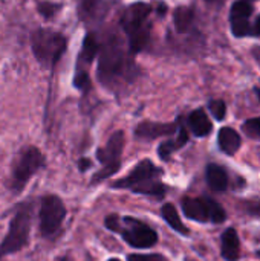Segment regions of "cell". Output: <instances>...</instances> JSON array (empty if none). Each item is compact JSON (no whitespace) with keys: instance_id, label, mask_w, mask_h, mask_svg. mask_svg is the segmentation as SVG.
Returning <instances> with one entry per match:
<instances>
[{"instance_id":"cell-27","label":"cell","mask_w":260,"mask_h":261,"mask_svg":"<svg viewBox=\"0 0 260 261\" xmlns=\"http://www.w3.org/2000/svg\"><path fill=\"white\" fill-rule=\"evenodd\" d=\"M253 55H254V58L257 60V63H259V66H260V47L253 49Z\"/></svg>"},{"instance_id":"cell-21","label":"cell","mask_w":260,"mask_h":261,"mask_svg":"<svg viewBox=\"0 0 260 261\" xmlns=\"http://www.w3.org/2000/svg\"><path fill=\"white\" fill-rule=\"evenodd\" d=\"M38 14L44 18V20H52L55 18L60 11L63 9V3L60 2H52V0H34Z\"/></svg>"},{"instance_id":"cell-15","label":"cell","mask_w":260,"mask_h":261,"mask_svg":"<svg viewBox=\"0 0 260 261\" xmlns=\"http://www.w3.org/2000/svg\"><path fill=\"white\" fill-rule=\"evenodd\" d=\"M187 124H188V128L190 132L198 136V138H204V136H208L213 130V124L210 121V118L207 116L205 110L204 109H196L193 110L190 115H188V119H187Z\"/></svg>"},{"instance_id":"cell-3","label":"cell","mask_w":260,"mask_h":261,"mask_svg":"<svg viewBox=\"0 0 260 261\" xmlns=\"http://www.w3.org/2000/svg\"><path fill=\"white\" fill-rule=\"evenodd\" d=\"M162 170L156 167L150 159L139 161L132 171L112 184L113 190H129L132 193L162 199L167 193V187L161 180Z\"/></svg>"},{"instance_id":"cell-1","label":"cell","mask_w":260,"mask_h":261,"mask_svg":"<svg viewBox=\"0 0 260 261\" xmlns=\"http://www.w3.org/2000/svg\"><path fill=\"white\" fill-rule=\"evenodd\" d=\"M97 58V78L110 93H123L124 89L135 84L141 75V69L133 60L135 57L115 32L100 41Z\"/></svg>"},{"instance_id":"cell-19","label":"cell","mask_w":260,"mask_h":261,"mask_svg":"<svg viewBox=\"0 0 260 261\" xmlns=\"http://www.w3.org/2000/svg\"><path fill=\"white\" fill-rule=\"evenodd\" d=\"M195 21V11L190 6H178L173 11V24L176 32L187 34L192 31Z\"/></svg>"},{"instance_id":"cell-30","label":"cell","mask_w":260,"mask_h":261,"mask_svg":"<svg viewBox=\"0 0 260 261\" xmlns=\"http://www.w3.org/2000/svg\"><path fill=\"white\" fill-rule=\"evenodd\" d=\"M107 261H121V260H118V258H110V260H107Z\"/></svg>"},{"instance_id":"cell-22","label":"cell","mask_w":260,"mask_h":261,"mask_svg":"<svg viewBox=\"0 0 260 261\" xmlns=\"http://www.w3.org/2000/svg\"><path fill=\"white\" fill-rule=\"evenodd\" d=\"M242 130L248 138L260 141V118H253V119L245 121V124L242 125Z\"/></svg>"},{"instance_id":"cell-7","label":"cell","mask_w":260,"mask_h":261,"mask_svg":"<svg viewBox=\"0 0 260 261\" xmlns=\"http://www.w3.org/2000/svg\"><path fill=\"white\" fill-rule=\"evenodd\" d=\"M31 223H32V210L29 203H23L17 208L15 214L11 219L9 229L0 243V258L12 255L21 251L28 242L31 234Z\"/></svg>"},{"instance_id":"cell-28","label":"cell","mask_w":260,"mask_h":261,"mask_svg":"<svg viewBox=\"0 0 260 261\" xmlns=\"http://www.w3.org/2000/svg\"><path fill=\"white\" fill-rule=\"evenodd\" d=\"M57 261H70V258L64 255V257H60V258H58V260H57Z\"/></svg>"},{"instance_id":"cell-31","label":"cell","mask_w":260,"mask_h":261,"mask_svg":"<svg viewBox=\"0 0 260 261\" xmlns=\"http://www.w3.org/2000/svg\"><path fill=\"white\" fill-rule=\"evenodd\" d=\"M257 96H259V99H260V89H257Z\"/></svg>"},{"instance_id":"cell-10","label":"cell","mask_w":260,"mask_h":261,"mask_svg":"<svg viewBox=\"0 0 260 261\" xmlns=\"http://www.w3.org/2000/svg\"><path fill=\"white\" fill-rule=\"evenodd\" d=\"M66 219V206L64 202L55 196L48 194L40 200V234L44 239H55L63 226Z\"/></svg>"},{"instance_id":"cell-20","label":"cell","mask_w":260,"mask_h":261,"mask_svg":"<svg viewBox=\"0 0 260 261\" xmlns=\"http://www.w3.org/2000/svg\"><path fill=\"white\" fill-rule=\"evenodd\" d=\"M161 216H162V219L167 222V225H169L173 231H176L178 234H181V236H188V234H190L188 228L182 223V220H181V217H179V214H178V210H176L172 203H164V205H162V208H161Z\"/></svg>"},{"instance_id":"cell-26","label":"cell","mask_w":260,"mask_h":261,"mask_svg":"<svg viewBox=\"0 0 260 261\" xmlns=\"http://www.w3.org/2000/svg\"><path fill=\"white\" fill-rule=\"evenodd\" d=\"M250 35H253V37H260V15L256 18V21L251 24Z\"/></svg>"},{"instance_id":"cell-5","label":"cell","mask_w":260,"mask_h":261,"mask_svg":"<svg viewBox=\"0 0 260 261\" xmlns=\"http://www.w3.org/2000/svg\"><path fill=\"white\" fill-rule=\"evenodd\" d=\"M104 225L109 231L120 234L123 240L135 249H150L158 243L156 231L135 217L110 214L106 217Z\"/></svg>"},{"instance_id":"cell-6","label":"cell","mask_w":260,"mask_h":261,"mask_svg":"<svg viewBox=\"0 0 260 261\" xmlns=\"http://www.w3.org/2000/svg\"><path fill=\"white\" fill-rule=\"evenodd\" d=\"M46 164V159L40 148L34 145L23 147L14 158L9 176V190L15 194L21 193V190L28 185L31 177L38 173Z\"/></svg>"},{"instance_id":"cell-16","label":"cell","mask_w":260,"mask_h":261,"mask_svg":"<svg viewBox=\"0 0 260 261\" xmlns=\"http://www.w3.org/2000/svg\"><path fill=\"white\" fill-rule=\"evenodd\" d=\"M221 254L227 261H238L241 255V242L238 237L236 229L228 228L224 231L222 237H221Z\"/></svg>"},{"instance_id":"cell-29","label":"cell","mask_w":260,"mask_h":261,"mask_svg":"<svg viewBox=\"0 0 260 261\" xmlns=\"http://www.w3.org/2000/svg\"><path fill=\"white\" fill-rule=\"evenodd\" d=\"M208 3H224V0H207Z\"/></svg>"},{"instance_id":"cell-4","label":"cell","mask_w":260,"mask_h":261,"mask_svg":"<svg viewBox=\"0 0 260 261\" xmlns=\"http://www.w3.org/2000/svg\"><path fill=\"white\" fill-rule=\"evenodd\" d=\"M67 49V37L49 28H38L31 34V50L37 63L54 72Z\"/></svg>"},{"instance_id":"cell-24","label":"cell","mask_w":260,"mask_h":261,"mask_svg":"<svg viewBox=\"0 0 260 261\" xmlns=\"http://www.w3.org/2000/svg\"><path fill=\"white\" fill-rule=\"evenodd\" d=\"M127 261H169L161 254H130Z\"/></svg>"},{"instance_id":"cell-23","label":"cell","mask_w":260,"mask_h":261,"mask_svg":"<svg viewBox=\"0 0 260 261\" xmlns=\"http://www.w3.org/2000/svg\"><path fill=\"white\" fill-rule=\"evenodd\" d=\"M208 109L211 115L216 118V121H222L227 115V106L222 99H211L208 104Z\"/></svg>"},{"instance_id":"cell-18","label":"cell","mask_w":260,"mask_h":261,"mask_svg":"<svg viewBox=\"0 0 260 261\" xmlns=\"http://www.w3.org/2000/svg\"><path fill=\"white\" fill-rule=\"evenodd\" d=\"M207 184L213 191L222 193L228 188V174L224 167L218 164H210L205 171Z\"/></svg>"},{"instance_id":"cell-14","label":"cell","mask_w":260,"mask_h":261,"mask_svg":"<svg viewBox=\"0 0 260 261\" xmlns=\"http://www.w3.org/2000/svg\"><path fill=\"white\" fill-rule=\"evenodd\" d=\"M187 142H188V132H187V128L184 127V124L179 122L176 136H175L173 139H169V141L162 142V144L158 147V156H159L162 161H170L172 154H173L175 151L181 150Z\"/></svg>"},{"instance_id":"cell-13","label":"cell","mask_w":260,"mask_h":261,"mask_svg":"<svg viewBox=\"0 0 260 261\" xmlns=\"http://www.w3.org/2000/svg\"><path fill=\"white\" fill-rule=\"evenodd\" d=\"M179 127L178 122H153V121H143L135 128V138L139 141H155L162 136L176 135Z\"/></svg>"},{"instance_id":"cell-17","label":"cell","mask_w":260,"mask_h":261,"mask_svg":"<svg viewBox=\"0 0 260 261\" xmlns=\"http://www.w3.org/2000/svg\"><path fill=\"white\" fill-rule=\"evenodd\" d=\"M218 144H219V148L228 154V156H233L239 148H241V135L231 128V127H224L219 130V135H218Z\"/></svg>"},{"instance_id":"cell-25","label":"cell","mask_w":260,"mask_h":261,"mask_svg":"<svg viewBox=\"0 0 260 261\" xmlns=\"http://www.w3.org/2000/svg\"><path fill=\"white\" fill-rule=\"evenodd\" d=\"M90 167H92V162H90V159H87V158H81V159H78V170H80L81 173L87 171Z\"/></svg>"},{"instance_id":"cell-8","label":"cell","mask_w":260,"mask_h":261,"mask_svg":"<svg viewBox=\"0 0 260 261\" xmlns=\"http://www.w3.org/2000/svg\"><path fill=\"white\" fill-rule=\"evenodd\" d=\"M124 141H126L124 132L116 130L115 133H112V136L109 138L106 145L100 147L97 150V159L101 164V170L93 174L92 184L103 182L120 171L121 156H123V150H124Z\"/></svg>"},{"instance_id":"cell-12","label":"cell","mask_w":260,"mask_h":261,"mask_svg":"<svg viewBox=\"0 0 260 261\" xmlns=\"http://www.w3.org/2000/svg\"><path fill=\"white\" fill-rule=\"evenodd\" d=\"M251 14H253V6L248 0H238L233 3L230 11V24H231V32L236 37L241 38L250 35Z\"/></svg>"},{"instance_id":"cell-9","label":"cell","mask_w":260,"mask_h":261,"mask_svg":"<svg viewBox=\"0 0 260 261\" xmlns=\"http://www.w3.org/2000/svg\"><path fill=\"white\" fill-rule=\"evenodd\" d=\"M182 213L187 219L199 223H224L227 220L225 210L210 197H184Z\"/></svg>"},{"instance_id":"cell-2","label":"cell","mask_w":260,"mask_h":261,"mask_svg":"<svg viewBox=\"0 0 260 261\" xmlns=\"http://www.w3.org/2000/svg\"><path fill=\"white\" fill-rule=\"evenodd\" d=\"M153 8L146 2L130 3L121 14L120 24L127 38V49L135 57L141 54L150 43V14Z\"/></svg>"},{"instance_id":"cell-11","label":"cell","mask_w":260,"mask_h":261,"mask_svg":"<svg viewBox=\"0 0 260 261\" xmlns=\"http://www.w3.org/2000/svg\"><path fill=\"white\" fill-rule=\"evenodd\" d=\"M98 49H100V40L95 37L93 32H86L83 43H81L78 58H77V66H75L74 80H72L74 87L83 93H86L90 89L89 67L92 64V61L97 58Z\"/></svg>"},{"instance_id":"cell-32","label":"cell","mask_w":260,"mask_h":261,"mask_svg":"<svg viewBox=\"0 0 260 261\" xmlns=\"http://www.w3.org/2000/svg\"><path fill=\"white\" fill-rule=\"evenodd\" d=\"M257 257H260V249H259V251H257Z\"/></svg>"}]
</instances>
